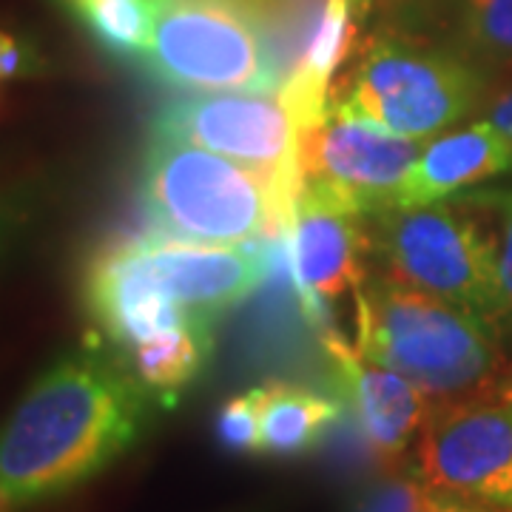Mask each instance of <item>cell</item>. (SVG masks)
Masks as SVG:
<instances>
[{
    "label": "cell",
    "instance_id": "d6986e66",
    "mask_svg": "<svg viewBox=\"0 0 512 512\" xmlns=\"http://www.w3.org/2000/svg\"><path fill=\"white\" fill-rule=\"evenodd\" d=\"M217 439L239 456H259V393L245 390L222 404L217 413Z\"/></svg>",
    "mask_w": 512,
    "mask_h": 512
},
{
    "label": "cell",
    "instance_id": "44dd1931",
    "mask_svg": "<svg viewBox=\"0 0 512 512\" xmlns=\"http://www.w3.org/2000/svg\"><path fill=\"white\" fill-rule=\"evenodd\" d=\"M484 120H490L495 128L512 137V77H504V83L490 86V92L481 103Z\"/></svg>",
    "mask_w": 512,
    "mask_h": 512
},
{
    "label": "cell",
    "instance_id": "e0dca14e",
    "mask_svg": "<svg viewBox=\"0 0 512 512\" xmlns=\"http://www.w3.org/2000/svg\"><path fill=\"white\" fill-rule=\"evenodd\" d=\"M458 202L473 208L493 222V248L501 285V339L512 336V188H470L461 191Z\"/></svg>",
    "mask_w": 512,
    "mask_h": 512
},
{
    "label": "cell",
    "instance_id": "7402d4cb",
    "mask_svg": "<svg viewBox=\"0 0 512 512\" xmlns=\"http://www.w3.org/2000/svg\"><path fill=\"white\" fill-rule=\"evenodd\" d=\"M424 512H501L495 507H487L481 501H473V498H464V495L447 493V490H436L433 487V495L427 501Z\"/></svg>",
    "mask_w": 512,
    "mask_h": 512
},
{
    "label": "cell",
    "instance_id": "d4e9b609",
    "mask_svg": "<svg viewBox=\"0 0 512 512\" xmlns=\"http://www.w3.org/2000/svg\"><path fill=\"white\" fill-rule=\"evenodd\" d=\"M57 3H63V6H66L69 0H57ZM146 3H151V6H157V9H163V6H165V3H168V0H146Z\"/></svg>",
    "mask_w": 512,
    "mask_h": 512
},
{
    "label": "cell",
    "instance_id": "cb8c5ba5",
    "mask_svg": "<svg viewBox=\"0 0 512 512\" xmlns=\"http://www.w3.org/2000/svg\"><path fill=\"white\" fill-rule=\"evenodd\" d=\"M501 396H510L512 399V367H510V373H507V379L501 382Z\"/></svg>",
    "mask_w": 512,
    "mask_h": 512
},
{
    "label": "cell",
    "instance_id": "ffe728a7",
    "mask_svg": "<svg viewBox=\"0 0 512 512\" xmlns=\"http://www.w3.org/2000/svg\"><path fill=\"white\" fill-rule=\"evenodd\" d=\"M43 69H46V63H43L35 43L0 29V86L9 80L37 77Z\"/></svg>",
    "mask_w": 512,
    "mask_h": 512
},
{
    "label": "cell",
    "instance_id": "4316f807",
    "mask_svg": "<svg viewBox=\"0 0 512 512\" xmlns=\"http://www.w3.org/2000/svg\"><path fill=\"white\" fill-rule=\"evenodd\" d=\"M0 106H3V97H0Z\"/></svg>",
    "mask_w": 512,
    "mask_h": 512
},
{
    "label": "cell",
    "instance_id": "484cf974",
    "mask_svg": "<svg viewBox=\"0 0 512 512\" xmlns=\"http://www.w3.org/2000/svg\"><path fill=\"white\" fill-rule=\"evenodd\" d=\"M276 3H285V6H291V3H299V0H276Z\"/></svg>",
    "mask_w": 512,
    "mask_h": 512
},
{
    "label": "cell",
    "instance_id": "9a60e30c",
    "mask_svg": "<svg viewBox=\"0 0 512 512\" xmlns=\"http://www.w3.org/2000/svg\"><path fill=\"white\" fill-rule=\"evenodd\" d=\"M211 348L214 325H183L117 353V359L154 402L174 407L185 390L200 379Z\"/></svg>",
    "mask_w": 512,
    "mask_h": 512
},
{
    "label": "cell",
    "instance_id": "8992f818",
    "mask_svg": "<svg viewBox=\"0 0 512 512\" xmlns=\"http://www.w3.org/2000/svg\"><path fill=\"white\" fill-rule=\"evenodd\" d=\"M419 154V140L390 134L342 109H330L319 126L299 134L302 185L365 220L396 208Z\"/></svg>",
    "mask_w": 512,
    "mask_h": 512
},
{
    "label": "cell",
    "instance_id": "ba28073f",
    "mask_svg": "<svg viewBox=\"0 0 512 512\" xmlns=\"http://www.w3.org/2000/svg\"><path fill=\"white\" fill-rule=\"evenodd\" d=\"M151 134L200 146L268 174L302 171V131L285 100L268 92L177 97L157 111Z\"/></svg>",
    "mask_w": 512,
    "mask_h": 512
},
{
    "label": "cell",
    "instance_id": "5b68a950",
    "mask_svg": "<svg viewBox=\"0 0 512 512\" xmlns=\"http://www.w3.org/2000/svg\"><path fill=\"white\" fill-rule=\"evenodd\" d=\"M370 222L367 242L387 279L453 302L487 322L501 339L493 237L473 208L458 200L396 205L373 214Z\"/></svg>",
    "mask_w": 512,
    "mask_h": 512
},
{
    "label": "cell",
    "instance_id": "5bb4252c",
    "mask_svg": "<svg viewBox=\"0 0 512 512\" xmlns=\"http://www.w3.org/2000/svg\"><path fill=\"white\" fill-rule=\"evenodd\" d=\"M259 393V456L296 458L319 447L342 416V402L296 382H271Z\"/></svg>",
    "mask_w": 512,
    "mask_h": 512
},
{
    "label": "cell",
    "instance_id": "2e32d148",
    "mask_svg": "<svg viewBox=\"0 0 512 512\" xmlns=\"http://www.w3.org/2000/svg\"><path fill=\"white\" fill-rule=\"evenodd\" d=\"M66 9L100 49L117 57L146 55L160 12L146 0H69Z\"/></svg>",
    "mask_w": 512,
    "mask_h": 512
},
{
    "label": "cell",
    "instance_id": "9c48e42d",
    "mask_svg": "<svg viewBox=\"0 0 512 512\" xmlns=\"http://www.w3.org/2000/svg\"><path fill=\"white\" fill-rule=\"evenodd\" d=\"M376 29L447 46L493 83L512 77V0H379Z\"/></svg>",
    "mask_w": 512,
    "mask_h": 512
},
{
    "label": "cell",
    "instance_id": "30bf717a",
    "mask_svg": "<svg viewBox=\"0 0 512 512\" xmlns=\"http://www.w3.org/2000/svg\"><path fill=\"white\" fill-rule=\"evenodd\" d=\"M342 399L365 444L382 461H396L430 416V396L396 370L365 359L336 333L322 339Z\"/></svg>",
    "mask_w": 512,
    "mask_h": 512
},
{
    "label": "cell",
    "instance_id": "8fae6325",
    "mask_svg": "<svg viewBox=\"0 0 512 512\" xmlns=\"http://www.w3.org/2000/svg\"><path fill=\"white\" fill-rule=\"evenodd\" d=\"M359 214L302 185L288 228L293 285L333 305L365 285L362 254L370 248Z\"/></svg>",
    "mask_w": 512,
    "mask_h": 512
},
{
    "label": "cell",
    "instance_id": "4fadbf2b",
    "mask_svg": "<svg viewBox=\"0 0 512 512\" xmlns=\"http://www.w3.org/2000/svg\"><path fill=\"white\" fill-rule=\"evenodd\" d=\"M367 3L370 0H325L305 52L279 89V97L285 100L299 131L319 126L328 117L333 77L353 49Z\"/></svg>",
    "mask_w": 512,
    "mask_h": 512
},
{
    "label": "cell",
    "instance_id": "3957f363",
    "mask_svg": "<svg viewBox=\"0 0 512 512\" xmlns=\"http://www.w3.org/2000/svg\"><path fill=\"white\" fill-rule=\"evenodd\" d=\"M495 330L433 293L376 279L356 291V350L396 370L430 399L478 396L498 367Z\"/></svg>",
    "mask_w": 512,
    "mask_h": 512
},
{
    "label": "cell",
    "instance_id": "7c38bea8",
    "mask_svg": "<svg viewBox=\"0 0 512 512\" xmlns=\"http://www.w3.org/2000/svg\"><path fill=\"white\" fill-rule=\"evenodd\" d=\"M501 174H512V137L490 120H476L421 148L396 205L450 200Z\"/></svg>",
    "mask_w": 512,
    "mask_h": 512
},
{
    "label": "cell",
    "instance_id": "52a82bcc",
    "mask_svg": "<svg viewBox=\"0 0 512 512\" xmlns=\"http://www.w3.org/2000/svg\"><path fill=\"white\" fill-rule=\"evenodd\" d=\"M419 473L436 490L512 512V399L441 402L421 427Z\"/></svg>",
    "mask_w": 512,
    "mask_h": 512
},
{
    "label": "cell",
    "instance_id": "277c9868",
    "mask_svg": "<svg viewBox=\"0 0 512 512\" xmlns=\"http://www.w3.org/2000/svg\"><path fill=\"white\" fill-rule=\"evenodd\" d=\"M490 86L487 74L447 46L373 29L330 94V109L421 143L478 114Z\"/></svg>",
    "mask_w": 512,
    "mask_h": 512
},
{
    "label": "cell",
    "instance_id": "7a4b0ae2",
    "mask_svg": "<svg viewBox=\"0 0 512 512\" xmlns=\"http://www.w3.org/2000/svg\"><path fill=\"white\" fill-rule=\"evenodd\" d=\"M302 171L268 174L191 143L154 137L140 197L154 234L200 245H242L291 228Z\"/></svg>",
    "mask_w": 512,
    "mask_h": 512
},
{
    "label": "cell",
    "instance_id": "ac0fdd59",
    "mask_svg": "<svg viewBox=\"0 0 512 512\" xmlns=\"http://www.w3.org/2000/svg\"><path fill=\"white\" fill-rule=\"evenodd\" d=\"M433 487L416 473H387L362 490L350 512H424Z\"/></svg>",
    "mask_w": 512,
    "mask_h": 512
},
{
    "label": "cell",
    "instance_id": "6da1fadb",
    "mask_svg": "<svg viewBox=\"0 0 512 512\" xmlns=\"http://www.w3.org/2000/svg\"><path fill=\"white\" fill-rule=\"evenodd\" d=\"M154 404L114 353L60 356L0 427V512L35 510L109 470L143 439Z\"/></svg>",
    "mask_w": 512,
    "mask_h": 512
},
{
    "label": "cell",
    "instance_id": "603a6c76",
    "mask_svg": "<svg viewBox=\"0 0 512 512\" xmlns=\"http://www.w3.org/2000/svg\"><path fill=\"white\" fill-rule=\"evenodd\" d=\"M26 220V208L18 202L3 200L0 202V256L9 251V245L18 239L20 228Z\"/></svg>",
    "mask_w": 512,
    "mask_h": 512
}]
</instances>
